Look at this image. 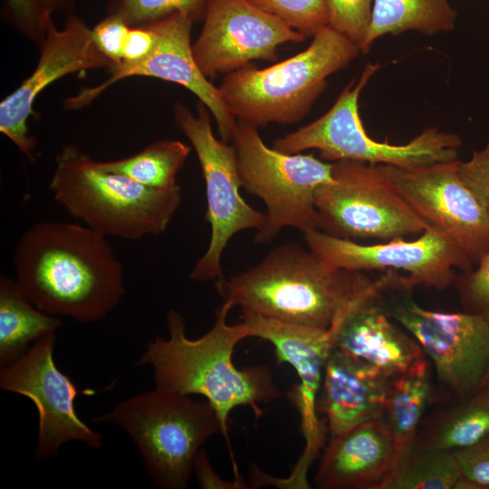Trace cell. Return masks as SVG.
I'll list each match as a JSON object with an SVG mask.
<instances>
[{"mask_svg":"<svg viewBox=\"0 0 489 489\" xmlns=\"http://www.w3.org/2000/svg\"><path fill=\"white\" fill-rule=\"evenodd\" d=\"M457 14L448 0H372L370 22L360 53L386 34L417 31L432 35L454 30Z\"/></svg>","mask_w":489,"mask_h":489,"instance_id":"obj_25","label":"cell"},{"mask_svg":"<svg viewBox=\"0 0 489 489\" xmlns=\"http://www.w3.org/2000/svg\"><path fill=\"white\" fill-rule=\"evenodd\" d=\"M380 68L368 62L358 80L341 91L332 107L314 121L273 142L281 152L294 154L317 149L324 160H357L374 165L417 168L457 159L460 137L437 128L425 129L406 144L377 141L366 132L359 112V98Z\"/></svg>","mask_w":489,"mask_h":489,"instance_id":"obj_7","label":"cell"},{"mask_svg":"<svg viewBox=\"0 0 489 489\" xmlns=\"http://www.w3.org/2000/svg\"><path fill=\"white\" fill-rule=\"evenodd\" d=\"M403 284V283H402ZM412 284V283H411ZM400 285V284H399ZM414 285V284H413ZM415 286V285H414ZM395 288V287H394ZM393 289V288H392ZM392 291V290H391Z\"/></svg>","mask_w":489,"mask_h":489,"instance_id":"obj_39","label":"cell"},{"mask_svg":"<svg viewBox=\"0 0 489 489\" xmlns=\"http://www.w3.org/2000/svg\"><path fill=\"white\" fill-rule=\"evenodd\" d=\"M458 159L417 168L379 165L411 208L475 265L489 251V212L461 179Z\"/></svg>","mask_w":489,"mask_h":489,"instance_id":"obj_14","label":"cell"},{"mask_svg":"<svg viewBox=\"0 0 489 489\" xmlns=\"http://www.w3.org/2000/svg\"><path fill=\"white\" fill-rule=\"evenodd\" d=\"M14 265L25 296L53 316L97 322L125 294L123 267L107 237L83 224L35 223L18 240Z\"/></svg>","mask_w":489,"mask_h":489,"instance_id":"obj_1","label":"cell"},{"mask_svg":"<svg viewBox=\"0 0 489 489\" xmlns=\"http://www.w3.org/2000/svg\"><path fill=\"white\" fill-rule=\"evenodd\" d=\"M461 476L453 453L414 439L396 456L382 489H455Z\"/></svg>","mask_w":489,"mask_h":489,"instance_id":"obj_26","label":"cell"},{"mask_svg":"<svg viewBox=\"0 0 489 489\" xmlns=\"http://www.w3.org/2000/svg\"><path fill=\"white\" fill-rule=\"evenodd\" d=\"M307 247L327 264L349 271H403L415 283L444 291L454 284L455 268L466 272L474 264L445 234L428 228L413 240L397 238L361 244L319 229L304 233Z\"/></svg>","mask_w":489,"mask_h":489,"instance_id":"obj_13","label":"cell"},{"mask_svg":"<svg viewBox=\"0 0 489 489\" xmlns=\"http://www.w3.org/2000/svg\"><path fill=\"white\" fill-rule=\"evenodd\" d=\"M394 278L395 273L387 271L372 280L363 272L327 264L308 247L288 243L249 269L218 279L216 288L242 313L328 330Z\"/></svg>","mask_w":489,"mask_h":489,"instance_id":"obj_2","label":"cell"},{"mask_svg":"<svg viewBox=\"0 0 489 489\" xmlns=\"http://www.w3.org/2000/svg\"><path fill=\"white\" fill-rule=\"evenodd\" d=\"M40 58L33 73L0 103V131L31 161L36 140L28 135L27 120L38 95L68 74L112 68L115 64L97 47L91 29L77 15L68 16L64 28L49 25L40 43Z\"/></svg>","mask_w":489,"mask_h":489,"instance_id":"obj_17","label":"cell"},{"mask_svg":"<svg viewBox=\"0 0 489 489\" xmlns=\"http://www.w3.org/2000/svg\"><path fill=\"white\" fill-rule=\"evenodd\" d=\"M331 177L316 194L319 230L352 241H388L419 235L430 228L379 165L335 161Z\"/></svg>","mask_w":489,"mask_h":489,"instance_id":"obj_9","label":"cell"},{"mask_svg":"<svg viewBox=\"0 0 489 489\" xmlns=\"http://www.w3.org/2000/svg\"><path fill=\"white\" fill-rule=\"evenodd\" d=\"M49 188L72 218L106 237L129 240L163 233L182 200L178 185L151 188L104 171L73 144L57 154Z\"/></svg>","mask_w":489,"mask_h":489,"instance_id":"obj_4","label":"cell"},{"mask_svg":"<svg viewBox=\"0 0 489 489\" xmlns=\"http://www.w3.org/2000/svg\"><path fill=\"white\" fill-rule=\"evenodd\" d=\"M431 369L425 358L390 378L381 419L393 437L396 456L414 441L427 409L434 401Z\"/></svg>","mask_w":489,"mask_h":489,"instance_id":"obj_23","label":"cell"},{"mask_svg":"<svg viewBox=\"0 0 489 489\" xmlns=\"http://www.w3.org/2000/svg\"><path fill=\"white\" fill-rule=\"evenodd\" d=\"M57 316L38 309L14 279L0 275V367L23 355L36 340L55 332Z\"/></svg>","mask_w":489,"mask_h":489,"instance_id":"obj_24","label":"cell"},{"mask_svg":"<svg viewBox=\"0 0 489 489\" xmlns=\"http://www.w3.org/2000/svg\"><path fill=\"white\" fill-rule=\"evenodd\" d=\"M92 421L123 429L150 478L162 489H186L201 446L222 433L218 415L208 401L156 388L116 403Z\"/></svg>","mask_w":489,"mask_h":489,"instance_id":"obj_6","label":"cell"},{"mask_svg":"<svg viewBox=\"0 0 489 489\" xmlns=\"http://www.w3.org/2000/svg\"><path fill=\"white\" fill-rule=\"evenodd\" d=\"M194 115L176 104L177 127L197 156L206 185V220L211 227L208 247L189 273L191 280L206 282L223 277L222 255L232 237L244 230H260L265 216L249 206L240 194L242 187L235 149L213 133L208 109L198 102Z\"/></svg>","mask_w":489,"mask_h":489,"instance_id":"obj_10","label":"cell"},{"mask_svg":"<svg viewBox=\"0 0 489 489\" xmlns=\"http://www.w3.org/2000/svg\"><path fill=\"white\" fill-rule=\"evenodd\" d=\"M193 23L187 14L174 13L149 24L158 36L153 52L141 61L121 62L113 66L107 80L97 86L83 88L74 96L67 98L64 108L82 109L123 79L154 77L182 85L194 93L213 115L222 140L232 141L237 120L225 104L218 87L214 86L201 72L195 61L190 41Z\"/></svg>","mask_w":489,"mask_h":489,"instance_id":"obj_16","label":"cell"},{"mask_svg":"<svg viewBox=\"0 0 489 489\" xmlns=\"http://www.w3.org/2000/svg\"><path fill=\"white\" fill-rule=\"evenodd\" d=\"M391 376L332 347L324 365L317 404L330 437L381 419Z\"/></svg>","mask_w":489,"mask_h":489,"instance_id":"obj_19","label":"cell"},{"mask_svg":"<svg viewBox=\"0 0 489 489\" xmlns=\"http://www.w3.org/2000/svg\"><path fill=\"white\" fill-rule=\"evenodd\" d=\"M55 332L36 340L18 359L0 367V388L24 396L38 413V436L34 456L55 457L60 447L80 441L94 449L102 446L101 434L91 428L75 410L79 390L59 369L53 360Z\"/></svg>","mask_w":489,"mask_h":489,"instance_id":"obj_12","label":"cell"},{"mask_svg":"<svg viewBox=\"0 0 489 489\" xmlns=\"http://www.w3.org/2000/svg\"><path fill=\"white\" fill-rule=\"evenodd\" d=\"M241 319L247 325L250 336L270 342L278 363L290 364L299 378L290 398L301 415L306 445L294 470L306 475L324 446L328 430L325 421L320 417L317 404L324 365L333 347L334 327L321 330L245 313H242Z\"/></svg>","mask_w":489,"mask_h":489,"instance_id":"obj_18","label":"cell"},{"mask_svg":"<svg viewBox=\"0 0 489 489\" xmlns=\"http://www.w3.org/2000/svg\"><path fill=\"white\" fill-rule=\"evenodd\" d=\"M485 385H489V368L484 375L481 387L485 386Z\"/></svg>","mask_w":489,"mask_h":489,"instance_id":"obj_38","label":"cell"},{"mask_svg":"<svg viewBox=\"0 0 489 489\" xmlns=\"http://www.w3.org/2000/svg\"><path fill=\"white\" fill-rule=\"evenodd\" d=\"M233 308L225 301L216 312L212 328L195 340L187 336L181 314L170 310L167 315L168 338L157 337L149 341L136 362L152 367L156 388L206 398L218 415L227 444L228 419L235 408L248 406L258 418L263 415L262 404L282 397L268 367L235 366L236 345L251 336L244 321L227 323Z\"/></svg>","mask_w":489,"mask_h":489,"instance_id":"obj_3","label":"cell"},{"mask_svg":"<svg viewBox=\"0 0 489 489\" xmlns=\"http://www.w3.org/2000/svg\"><path fill=\"white\" fill-rule=\"evenodd\" d=\"M396 457L393 437L382 419L330 437L314 483L321 489H382Z\"/></svg>","mask_w":489,"mask_h":489,"instance_id":"obj_21","label":"cell"},{"mask_svg":"<svg viewBox=\"0 0 489 489\" xmlns=\"http://www.w3.org/2000/svg\"><path fill=\"white\" fill-rule=\"evenodd\" d=\"M199 486L202 488H243V483L235 480L233 483L223 482L211 468L206 452L199 451L194 465Z\"/></svg>","mask_w":489,"mask_h":489,"instance_id":"obj_37","label":"cell"},{"mask_svg":"<svg viewBox=\"0 0 489 489\" xmlns=\"http://www.w3.org/2000/svg\"><path fill=\"white\" fill-rule=\"evenodd\" d=\"M475 265L457 274L454 285L464 312L489 321V251Z\"/></svg>","mask_w":489,"mask_h":489,"instance_id":"obj_32","label":"cell"},{"mask_svg":"<svg viewBox=\"0 0 489 489\" xmlns=\"http://www.w3.org/2000/svg\"><path fill=\"white\" fill-rule=\"evenodd\" d=\"M306 37L329 25L326 0H248Z\"/></svg>","mask_w":489,"mask_h":489,"instance_id":"obj_29","label":"cell"},{"mask_svg":"<svg viewBox=\"0 0 489 489\" xmlns=\"http://www.w3.org/2000/svg\"><path fill=\"white\" fill-rule=\"evenodd\" d=\"M488 436L489 385H485L426 414L415 439L427 446L454 453Z\"/></svg>","mask_w":489,"mask_h":489,"instance_id":"obj_22","label":"cell"},{"mask_svg":"<svg viewBox=\"0 0 489 489\" xmlns=\"http://www.w3.org/2000/svg\"><path fill=\"white\" fill-rule=\"evenodd\" d=\"M207 0H110L106 14L122 18L130 27L162 19L174 13L189 16L193 22L204 19Z\"/></svg>","mask_w":489,"mask_h":489,"instance_id":"obj_28","label":"cell"},{"mask_svg":"<svg viewBox=\"0 0 489 489\" xmlns=\"http://www.w3.org/2000/svg\"><path fill=\"white\" fill-rule=\"evenodd\" d=\"M326 2L329 26L360 47L369 29L372 0H326Z\"/></svg>","mask_w":489,"mask_h":489,"instance_id":"obj_31","label":"cell"},{"mask_svg":"<svg viewBox=\"0 0 489 489\" xmlns=\"http://www.w3.org/2000/svg\"><path fill=\"white\" fill-rule=\"evenodd\" d=\"M360 53L349 38L326 26L302 52L259 69L253 62L227 73L218 87L237 120L256 129L299 122L327 88V78Z\"/></svg>","mask_w":489,"mask_h":489,"instance_id":"obj_5","label":"cell"},{"mask_svg":"<svg viewBox=\"0 0 489 489\" xmlns=\"http://www.w3.org/2000/svg\"><path fill=\"white\" fill-rule=\"evenodd\" d=\"M203 20L192 53L208 80L254 60L275 62L279 45L306 39L248 0H207Z\"/></svg>","mask_w":489,"mask_h":489,"instance_id":"obj_15","label":"cell"},{"mask_svg":"<svg viewBox=\"0 0 489 489\" xmlns=\"http://www.w3.org/2000/svg\"><path fill=\"white\" fill-rule=\"evenodd\" d=\"M158 36L150 24L130 27L128 33L122 62H135L148 57L155 49Z\"/></svg>","mask_w":489,"mask_h":489,"instance_id":"obj_36","label":"cell"},{"mask_svg":"<svg viewBox=\"0 0 489 489\" xmlns=\"http://www.w3.org/2000/svg\"><path fill=\"white\" fill-rule=\"evenodd\" d=\"M393 283L369 295L334 327L333 347L390 375L427 358L417 340L388 313L383 294Z\"/></svg>","mask_w":489,"mask_h":489,"instance_id":"obj_20","label":"cell"},{"mask_svg":"<svg viewBox=\"0 0 489 489\" xmlns=\"http://www.w3.org/2000/svg\"><path fill=\"white\" fill-rule=\"evenodd\" d=\"M462 475L489 489V436L478 443L453 453Z\"/></svg>","mask_w":489,"mask_h":489,"instance_id":"obj_35","label":"cell"},{"mask_svg":"<svg viewBox=\"0 0 489 489\" xmlns=\"http://www.w3.org/2000/svg\"><path fill=\"white\" fill-rule=\"evenodd\" d=\"M71 5V0H5L2 14L24 37L40 45L53 23V13Z\"/></svg>","mask_w":489,"mask_h":489,"instance_id":"obj_30","label":"cell"},{"mask_svg":"<svg viewBox=\"0 0 489 489\" xmlns=\"http://www.w3.org/2000/svg\"><path fill=\"white\" fill-rule=\"evenodd\" d=\"M231 142L242 187L266 207L264 225L254 235L256 244L270 243L286 227L303 234L319 229L316 194L331 180L332 163L269 148L256 128L240 120Z\"/></svg>","mask_w":489,"mask_h":489,"instance_id":"obj_8","label":"cell"},{"mask_svg":"<svg viewBox=\"0 0 489 489\" xmlns=\"http://www.w3.org/2000/svg\"><path fill=\"white\" fill-rule=\"evenodd\" d=\"M129 28L130 26L120 16L106 14V17L91 29L97 47L115 65L122 62L123 49Z\"/></svg>","mask_w":489,"mask_h":489,"instance_id":"obj_33","label":"cell"},{"mask_svg":"<svg viewBox=\"0 0 489 489\" xmlns=\"http://www.w3.org/2000/svg\"><path fill=\"white\" fill-rule=\"evenodd\" d=\"M190 150L191 148L182 141L162 139L124 158L96 160V166L104 171L127 177L145 187L164 189L177 185V173Z\"/></svg>","mask_w":489,"mask_h":489,"instance_id":"obj_27","label":"cell"},{"mask_svg":"<svg viewBox=\"0 0 489 489\" xmlns=\"http://www.w3.org/2000/svg\"><path fill=\"white\" fill-rule=\"evenodd\" d=\"M388 289L383 303L431 360L438 383L454 398L478 389L489 368V321L462 312L431 311L413 299V287Z\"/></svg>","mask_w":489,"mask_h":489,"instance_id":"obj_11","label":"cell"},{"mask_svg":"<svg viewBox=\"0 0 489 489\" xmlns=\"http://www.w3.org/2000/svg\"><path fill=\"white\" fill-rule=\"evenodd\" d=\"M457 170L464 183L489 212V131L485 147L475 150L469 160H458Z\"/></svg>","mask_w":489,"mask_h":489,"instance_id":"obj_34","label":"cell"}]
</instances>
